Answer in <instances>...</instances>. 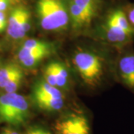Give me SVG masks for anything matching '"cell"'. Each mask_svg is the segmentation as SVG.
Segmentation results:
<instances>
[{
  "mask_svg": "<svg viewBox=\"0 0 134 134\" xmlns=\"http://www.w3.org/2000/svg\"><path fill=\"white\" fill-rule=\"evenodd\" d=\"M103 37L118 50L130 45L134 40V28L127 19L125 6L110 10L102 25Z\"/></svg>",
  "mask_w": 134,
  "mask_h": 134,
  "instance_id": "obj_1",
  "label": "cell"
},
{
  "mask_svg": "<svg viewBox=\"0 0 134 134\" xmlns=\"http://www.w3.org/2000/svg\"><path fill=\"white\" fill-rule=\"evenodd\" d=\"M36 10L40 27L46 31H61L70 23L68 5L63 0H37Z\"/></svg>",
  "mask_w": 134,
  "mask_h": 134,
  "instance_id": "obj_2",
  "label": "cell"
},
{
  "mask_svg": "<svg viewBox=\"0 0 134 134\" xmlns=\"http://www.w3.org/2000/svg\"><path fill=\"white\" fill-rule=\"evenodd\" d=\"M72 63L83 81L89 86H96L104 76V60L95 52L88 50L76 52Z\"/></svg>",
  "mask_w": 134,
  "mask_h": 134,
  "instance_id": "obj_3",
  "label": "cell"
},
{
  "mask_svg": "<svg viewBox=\"0 0 134 134\" xmlns=\"http://www.w3.org/2000/svg\"><path fill=\"white\" fill-rule=\"evenodd\" d=\"M29 116V104L24 96L16 92H6L0 96V124L23 125Z\"/></svg>",
  "mask_w": 134,
  "mask_h": 134,
  "instance_id": "obj_4",
  "label": "cell"
},
{
  "mask_svg": "<svg viewBox=\"0 0 134 134\" xmlns=\"http://www.w3.org/2000/svg\"><path fill=\"white\" fill-rule=\"evenodd\" d=\"M67 5L72 27L79 30L90 24L97 14L99 0H69Z\"/></svg>",
  "mask_w": 134,
  "mask_h": 134,
  "instance_id": "obj_5",
  "label": "cell"
},
{
  "mask_svg": "<svg viewBox=\"0 0 134 134\" xmlns=\"http://www.w3.org/2000/svg\"><path fill=\"white\" fill-rule=\"evenodd\" d=\"M31 26V16L27 8L17 6L11 10L8 18L7 33L13 40L23 39Z\"/></svg>",
  "mask_w": 134,
  "mask_h": 134,
  "instance_id": "obj_6",
  "label": "cell"
},
{
  "mask_svg": "<svg viewBox=\"0 0 134 134\" xmlns=\"http://www.w3.org/2000/svg\"><path fill=\"white\" fill-rule=\"evenodd\" d=\"M115 60L116 76L123 85L134 92V52L130 48L120 49Z\"/></svg>",
  "mask_w": 134,
  "mask_h": 134,
  "instance_id": "obj_7",
  "label": "cell"
},
{
  "mask_svg": "<svg viewBox=\"0 0 134 134\" xmlns=\"http://www.w3.org/2000/svg\"><path fill=\"white\" fill-rule=\"evenodd\" d=\"M54 131L55 134H90V127L83 114L72 113L56 121Z\"/></svg>",
  "mask_w": 134,
  "mask_h": 134,
  "instance_id": "obj_8",
  "label": "cell"
},
{
  "mask_svg": "<svg viewBox=\"0 0 134 134\" xmlns=\"http://www.w3.org/2000/svg\"><path fill=\"white\" fill-rule=\"evenodd\" d=\"M52 51L53 48L31 49L22 46L18 52V59L23 66L32 69L50 56Z\"/></svg>",
  "mask_w": 134,
  "mask_h": 134,
  "instance_id": "obj_9",
  "label": "cell"
},
{
  "mask_svg": "<svg viewBox=\"0 0 134 134\" xmlns=\"http://www.w3.org/2000/svg\"><path fill=\"white\" fill-rule=\"evenodd\" d=\"M34 102L39 109L47 112H57L64 106L63 98H54L46 96H33Z\"/></svg>",
  "mask_w": 134,
  "mask_h": 134,
  "instance_id": "obj_10",
  "label": "cell"
},
{
  "mask_svg": "<svg viewBox=\"0 0 134 134\" xmlns=\"http://www.w3.org/2000/svg\"><path fill=\"white\" fill-rule=\"evenodd\" d=\"M33 96H46L54 98H63L61 91L45 81L37 82L34 86Z\"/></svg>",
  "mask_w": 134,
  "mask_h": 134,
  "instance_id": "obj_11",
  "label": "cell"
},
{
  "mask_svg": "<svg viewBox=\"0 0 134 134\" xmlns=\"http://www.w3.org/2000/svg\"><path fill=\"white\" fill-rule=\"evenodd\" d=\"M21 71L20 67L14 63L0 66V88L3 89L5 85Z\"/></svg>",
  "mask_w": 134,
  "mask_h": 134,
  "instance_id": "obj_12",
  "label": "cell"
},
{
  "mask_svg": "<svg viewBox=\"0 0 134 134\" xmlns=\"http://www.w3.org/2000/svg\"><path fill=\"white\" fill-rule=\"evenodd\" d=\"M51 63L56 75L58 87L59 89L66 87L69 80V73L67 72L66 68L60 63L55 62V61Z\"/></svg>",
  "mask_w": 134,
  "mask_h": 134,
  "instance_id": "obj_13",
  "label": "cell"
},
{
  "mask_svg": "<svg viewBox=\"0 0 134 134\" xmlns=\"http://www.w3.org/2000/svg\"><path fill=\"white\" fill-rule=\"evenodd\" d=\"M23 77H24V74H23V71H21L18 74H16L3 88V90H5V92H7V93L16 92V91L18 90V89L21 85V83H22Z\"/></svg>",
  "mask_w": 134,
  "mask_h": 134,
  "instance_id": "obj_14",
  "label": "cell"
},
{
  "mask_svg": "<svg viewBox=\"0 0 134 134\" xmlns=\"http://www.w3.org/2000/svg\"><path fill=\"white\" fill-rule=\"evenodd\" d=\"M23 47L31 49H41L53 48V46L52 44L43 40H40L37 39H29L23 43Z\"/></svg>",
  "mask_w": 134,
  "mask_h": 134,
  "instance_id": "obj_15",
  "label": "cell"
},
{
  "mask_svg": "<svg viewBox=\"0 0 134 134\" xmlns=\"http://www.w3.org/2000/svg\"><path fill=\"white\" fill-rule=\"evenodd\" d=\"M43 77H44V81H45L47 82L48 83H49L52 86L58 87L56 75H55V73H54V69H53L52 65V63H48V65L44 68Z\"/></svg>",
  "mask_w": 134,
  "mask_h": 134,
  "instance_id": "obj_16",
  "label": "cell"
},
{
  "mask_svg": "<svg viewBox=\"0 0 134 134\" xmlns=\"http://www.w3.org/2000/svg\"><path fill=\"white\" fill-rule=\"evenodd\" d=\"M125 10H126L127 16L129 20L130 23L134 28V4L126 6Z\"/></svg>",
  "mask_w": 134,
  "mask_h": 134,
  "instance_id": "obj_17",
  "label": "cell"
},
{
  "mask_svg": "<svg viewBox=\"0 0 134 134\" xmlns=\"http://www.w3.org/2000/svg\"><path fill=\"white\" fill-rule=\"evenodd\" d=\"M8 26V19L5 12H0V34L3 32Z\"/></svg>",
  "mask_w": 134,
  "mask_h": 134,
  "instance_id": "obj_18",
  "label": "cell"
},
{
  "mask_svg": "<svg viewBox=\"0 0 134 134\" xmlns=\"http://www.w3.org/2000/svg\"><path fill=\"white\" fill-rule=\"evenodd\" d=\"M11 0H0V12H5L9 8Z\"/></svg>",
  "mask_w": 134,
  "mask_h": 134,
  "instance_id": "obj_19",
  "label": "cell"
},
{
  "mask_svg": "<svg viewBox=\"0 0 134 134\" xmlns=\"http://www.w3.org/2000/svg\"><path fill=\"white\" fill-rule=\"evenodd\" d=\"M42 129L41 128H37V127H34L29 129L26 134H41Z\"/></svg>",
  "mask_w": 134,
  "mask_h": 134,
  "instance_id": "obj_20",
  "label": "cell"
},
{
  "mask_svg": "<svg viewBox=\"0 0 134 134\" xmlns=\"http://www.w3.org/2000/svg\"><path fill=\"white\" fill-rule=\"evenodd\" d=\"M1 134H19V133L16 132L14 130H9V129H6Z\"/></svg>",
  "mask_w": 134,
  "mask_h": 134,
  "instance_id": "obj_21",
  "label": "cell"
},
{
  "mask_svg": "<svg viewBox=\"0 0 134 134\" xmlns=\"http://www.w3.org/2000/svg\"><path fill=\"white\" fill-rule=\"evenodd\" d=\"M41 134H52L49 131H47V130H44L42 129V132H41Z\"/></svg>",
  "mask_w": 134,
  "mask_h": 134,
  "instance_id": "obj_22",
  "label": "cell"
},
{
  "mask_svg": "<svg viewBox=\"0 0 134 134\" xmlns=\"http://www.w3.org/2000/svg\"><path fill=\"white\" fill-rule=\"evenodd\" d=\"M11 1H14V2H19L21 0H11Z\"/></svg>",
  "mask_w": 134,
  "mask_h": 134,
  "instance_id": "obj_23",
  "label": "cell"
}]
</instances>
